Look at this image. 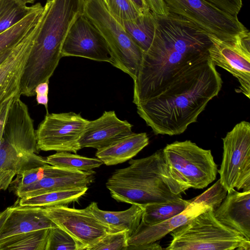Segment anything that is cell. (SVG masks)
<instances>
[{"instance_id": "cell-1", "label": "cell", "mask_w": 250, "mask_h": 250, "mask_svg": "<svg viewBox=\"0 0 250 250\" xmlns=\"http://www.w3.org/2000/svg\"><path fill=\"white\" fill-rule=\"evenodd\" d=\"M154 36L144 53L134 81L136 105L161 93L191 66L208 58L212 42L208 33L193 22L172 13L156 14Z\"/></svg>"}, {"instance_id": "cell-2", "label": "cell", "mask_w": 250, "mask_h": 250, "mask_svg": "<svg viewBox=\"0 0 250 250\" xmlns=\"http://www.w3.org/2000/svg\"><path fill=\"white\" fill-rule=\"evenodd\" d=\"M222 83L209 57L184 71L160 94L137 105V113L156 135L182 134L197 122Z\"/></svg>"}, {"instance_id": "cell-3", "label": "cell", "mask_w": 250, "mask_h": 250, "mask_svg": "<svg viewBox=\"0 0 250 250\" xmlns=\"http://www.w3.org/2000/svg\"><path fill=\"white\" fill-rule=\"evenodd\" d=\"M84 0H47L28 58L19 94L36 95L40 83L49 82L62 57L63 44L71 26L83 14Z\"/></svg>"}, {"instance_id": "cell-4", "label": "cell", "mask_w": 250, "mask_h": 250, "mask_svg": "<svg viewBox=\"0 0 250 250\" xmlns=\"http://www.w3.org/2000/svg\"><path fill=\"white\" fill-rule=\"evenodd\" d=\"M128 163L116 169L105 184L111 197L118 202L144 207L173 202L188 189L170 172L163 149L145 158L131 159Z\"/></svg>"}, {"instance_id": "cell-5", "label": "cell", "mask_w": 250, "mask_h": 250, "mask_svg": "<svg viewBox=\"0 0 250 250\" xmlns=\"http://www.w3.org/2000/svg\"><path fill=\"white\" fill-rule=\"evenodd\" d=\"M209 209L170 232L167 250H250V240L224 225Z\"/></svg>"}, {"instance_id": "cell-6", "label": "cell", "mask_w": 250, "mask_h": 250, "mask_svg": "<svg viewBox=\"0 0 250 250\" xmlns=\"http://www.w3.org/2000/svg\"><path fill=\"white\" fill-rule=\"evenodd\" d=\"M83 15L94 25L110 51L111 64L134 81L142 62L143 51L120 21L107 9L103 0H84Z\"/></svg>"}, {"instance_id": "cell-7", "label": "cell", "mask_w": 250, "mask_h": 250, "mask_svg": "<svg viewBox=\"0 0 250 250\" xmlns=\"http://www.w3.org/2000/svg\"><path fill=\"white\" fill-rule=\"evenodd\" d=\"M163 152L171 174L188 189H203L216 178L217 165L210 150L186 140L167 144Z\"/></svg>"}, {"instance_id": "cell-8", "label": "cell", "mask_w": 250, "mask_h": 250, "mask_svg": "<svg viewBox=\"0 0 250 250\" xmlns=\"http://www.w3.org/2000/svg\"><path fill=\"white\" fill-rule=\"evenodd\" d=\"M168 13L193 22L208 33L224 41L235 39L247 29L233 16L206 0H164Z\"/></svg>"}, {"instance_id": "cell-9", "label": "cell", "mask_w": 250, "mask_h": 250, "mask_svg": "<svg viewBox=\"0 0 250 250\" xmlns=\"http://www.w3.org/2000/svg\"><path fill=\"white\" fill-rule=\"evenodd\" d=\"M222 140L223 158L218 170L221 183L228 191H250V123L237 124Z\"/></svg>"}, {"instance_id": "cell-10", "label": "cell", "mask_w": 250, "mask_h": 250, "mask_svg": "<svg viewBox=\"0 0 250 250\" xmlns=\"http://www.w3.org/2000/svg\"><path fill=\"white\" fill-rule=\"evenodd\" d=\"M88 121L73 112L46 114L35 131L38 148L76 153L81 149L79 140Z\"/></svg>"}, {"instance_id": "cell-11", "label": "cell", "mask_w": 250, "mask_h": 250, "mask_svg": "<svg viewBox=\"0 0 250 250\" xmlns=\"http://www.w3.org/2000/svg\"><path fill=\"white\" fill-rule=\"evenodd\" d=\"M43 211L76 241L82 250H91L106 235L118 231L99 220L87 207L76 209L61 205L43 208Z\"/></svg>"}, {"instance_id": "cell-12", "label": "cell", "mask_w": 250, "mask_h": 250, "mask_svg": "<svg viewBox=\"0 0 250 250\" xmlns=\"http://www.w3.org/2000/svg\"><path fill=\"white\" fill-rule=\"evenodd\" d=\"M212 44L208 48L210 59L231 73L238 81L237 92L250 98V34L247 29L235 39L220 40L208 34Z\"/></svg>"}, {"instance_id": "cell-13", "label": "cell", "mask_w": 250, "mask_h": 250, "mask_svg": "<svg viewBox=\"0 0 250 250\" xmlns=\"http://www.w3.org/2000/svg\"><path fill=\"white\" fill-rule=\"evenodd\" d=\"M62 57H79L112 63L111 54L105 41L83 15L74 22L62 45Z\"/></svg>"}, {"instance_id": "cell-14", "label": "cell", "mask_w": 250, "mask_h": 250, "mask_svg": "<svg viewBox=\"0 0 250 250\" xmlns=\"http://www.w3.org/2000/svg\"><path fill=\"white\" fill-rule=\"evenodd\" d=\"M40 18L0 64V105L19 95L21 79L38 34Z\"/></svg>"}, {"instance_id": "cell-15", "label": "cell", "mask_w": 250, "mask_h": 250, "mask_svg": "<svg viewBox=\"0 0 250 250\" xmlns=\"http://www.w3.org/2000/svg\"><path fill=\"white\" fill-rule=\"evenodd\" d=\"M20 96L17 95L12 98L4 125L3 138L21 151L38 153L39 150L33 121Z\"/></svg>"}, {"instance_id": "cell-16", "label": "cell", "mask_w": 250, "mask_h": 250, "mask_svg": "<svg viewBox=\"0 0 250 250\" xmlns=\"http://www.w3.org/2000/svg\"><path fill=\"white\" fill-rule=\"evenodd\" d=\"M132 125L119 119L114 111H105L93 121H89L79 140L82 148L105 147L133 132Z\"/></svg>"}, {"instance_id": "cell-17", "label": "cell", "mask_w": 250, "mask_h": 250, "mask_svg": "<svg viewBox=\"0 0 250 250\" xmlns=\"http://www.w3.org/2000/svg\"><path fill=\"white\" fill-rule=\"evenodd\" d=\"M213 211L221 223L250 240V191L229 190L225 198Z\"/></svg>"}, {"instance_id": "cell-18", "label": "cell", "mask_w": 250, "mask_h": 250, "mask_svg": "<svg viewBox=\"0 0 250 250\" xmlns=\"http://www.w3.org/2000/svg\"><path fill=\"white\" fill-rule=\"evenodd\" d=\"M209 209L211 208L191 199L184 211L167 220L152 225H146L141 221L136 230L129 236L128 246H140L157 242L176 228Z\"/></svg>"}, {"instance_id": "cell-19", "label": "cell", "mask_w": 250, "mask_h": 250, "mask_svg": "<svg viewBox=\"0 0 250 250\" xmlns=\"http://www.w3.org/2000/svg\"><path fill=\"white\" fill-rule=\"evenodd\" d=\"M95 172L64 169L62 172L46 176L27 186L21 188L14 193L19 198L36 196L46 192L86 187L94 182Z\"/></svg>"}, {"instance_id": "cell-20", "label": "cell", "mask_w": 250, "mask_h": 250, "mask_svg": "<svg viewBox=\"0 0 250 250\" xmlns=\"http://www.w3.org/2000/svg\"><path fill=\"white\" fill-rule=\"evenodd\" d=\"M47 164L36 153L21 151L3 138L0 146V191L9 188L16 175Z\"/></svg>"}, {"instance_id": "cell-21", "label": "cell", "mask_w": 250, "mask_h": 250, "mask_svg": "<svg viewBox=\"0 0 250 250\" xmlns=\"http://www.w3.org/2000/svg\"><path fill=\"white\" fill-rule=\"evenodd\" d=\"M39 207L21 206L15 204L0 229V240L21 233L50 229L56 226Z\"/></svg>"}, {"instance_id": "cell-22", "label": "cell", "mask_w": 250, "mask_h": 250, "mask_svg": "<svg viewBox=\"0 0 250 250\" xmlns=\"http://www.w3.org/2000/svg\"><path fill=\"white\" fill-rule=\"evenodd\" d=\"M148 143L149 138L146 133H133L98 149L96 156L106 166L116 165L132 159Z\"/></svg>"}, {"instance_id": "cell-23", "label": "cell", "mask_w": 250, "mask_h": 250, "mask_svg": "<svg viewBox=\"0 0 250 250\" xmlns=\"http://www.w3.org/2000/svg\"><path fill=\"white\" fill-rule=\"evenodd\" d=\"M87 207L101 222L117 231H126L129 236L138 228L144 211L143 207L134 204L129 208L119 211L102 210L94 202Z\"/></svg>"}, {"instance_id": "cell-24", "label": "cell", "mask_w": 250, "mask_h": 250, "mask_svg": "<svg viewBox=\"0 0 250 250\" xmlns=\"http://www.w3.org/2000/svg\"><path fill=\"white\" fill-rule=\"evenodd\" d=\"M119 20L144 53L146 52L152 43L155 34L156 14L149 10L133 20Z\"/></svg>"}, {"instance_id": "cell-25", "label": "cell", "mask_w": 250, "mask_h": 250, "mask_svg": "<svg viewBox=\"0 0 250 250\" xmlns=\"http://www.w3.org/2000/svg\"><path fill=\"white\" fill-rule=\"evenodd\" d=\"M87 189L88 187H86L46 192L21 198L18 204L21 206L42 208L66 205L76 201L85 194Z\"/></svg>"}, {"instance_id": "cell-26", "label": "cell", "mask_w": 250, "mask_h": 250, "mask_svg": "<svg viewBox=\"0 0 250 250\" xmlns=\"http://www.w3.org/2000/svg\"><path fill=\"white\" fill-rule=\"evenodd\" d=\"M43 6L38 2L36 8L20 22L0 34V54L19 42L39 21Z\"/></svg>"}, {"instance_id": "cell-27", "label": "cell", "mask_w": 250, "mask_h": 250, "mask_svg": "<svg viewBox=\"0 0 250 250\" xmlns=\"http://www.w3.org/2000/svg\"><path fill=\"white\" fill-rule=\"evenodd\" d=\"M49 229L14 235L0 240V250H45Z\"/></svg>"}, {"instance_id": "cell-28", "label": "cell", "mask_w": 250, "mask_h": 250, "mask_svg": "<svg viewBox=\"0 0 250 250\" xmlns=\"http://www.w3.org/2000/svg\"><path fill=\"white\" fill-rule=\"evenodd\" d=\"M190 203L182 198L173 202L147 205L143 207L141 222L154 225L167 220L184 211Z\"/></svg>"}, {"instance_id": "cell-29", "label": "cell", "mask_w": 250, "mask_h": 250, "mask_svg": "<svg viewBox=\"0 0 250 250\" xmlns=\"http://www.w3.org/2000/svg\"><path fill=\"white\" fill-rule=\"evenodd\" d=\"M46 163L51 166L71 170L88 171L103 164L98 158H88L68 152H58L46 157Z\"/></svg>"}, {"instance_id": "cell-30", "label": "cell", "mask_w": 250, "mask_h": 250, "mask_svg": "<svg viewBox=\"0 0 250 250\" xmlns=\"http://www.w3.org/2000/svg\"><path fill=\"white\" fill-rule=\"evenodd\" d=\"M19 0H0V34L15 25L36 7Z\"/></svg>"}, {"instance_id": "cell-31", "label": "cell", "mask_w": 250, "mask_h": 250, "mask_svg": "<svg viewBox=\"0 0 250 250\" xmlns=\"http://www.w3.org/2000/svg\"><path fill=\"white\" fill-rule=\"evenodd\" d=\"M64 169L47 164L26 170L16 175L9 188L14 192L21 188L34 183L46 176L61 173Z\"/></svg>"}, {"instance_id": "cell-32", "label": "cell", "mask_w": 250, "mask_h": 250, "mask_svg": "<svg viewBox=\"0 0 250 250\" xmlns=\"http://www.w3.org/2000/svg\"><path fill=\"white\" fill-rule=\"evenodd\" d=\"M45 250H82L76 241L57 226L49 229Z\"/></svg>"}, {"instance_id": "cell-33", "label": "cell", "mask_w": 250, "mask_h": 250, "mask_svg": "<svg viewBox=\"0 0 250 250\" xmlns=\"http://www.w3.org/2000/svg\"><path fill=\"white\" fill-rule=\"evenodd\" d=\"M103 1L108 10L119 20H133L143 14L131 0Z\"/></svg>"}, {"instance_id": "cell-34", "label": "cell", "mask_w": 250, "mask_h": 250, "mask_svg": "<svg viewBox=\"0 0 250 250\" xmlns=\"http://www.w3.org/2000/svg\"><path fill=\"white\" fill-rule=\"evenodd\" d=\"M129 235L126 231L111 232L98 242L91 250H126Z\"/></svg>"}, {"instance_id": "cell-35", "label": "cell", "mask_w": 250, "mask_h": 250, "mask_svg": "<svg viewBox=\"0 0 250 250\" xmlns=\"http://www.w3.org/2000/svg\"><path fill=\"white\" fill-rule=\"evenodd\" d=\"M228 190L219 179L210 188L193 200L201 202L212 210H215L225 198Z\"/></svg>"}, {"instance_id": "cell-36", "label": "cell", "mask_w": 250, "mask_h": 250, "mask_svg": "<svg viewBox=\"0 0 250 250\" xmlns=\"http://www.w3.org/2000/svg\"><path fill=\"white\" fill-rule=\"evenodd\" d=\"M149 9L156 15L165 16L168 14L164 0H145Z\"/></svg>"}, {"instance_id": "cell-37", "label": "cell", "mask_w": 250, "mask_h": 250, "mask_svg": "<svg viewBox=\"0 0 250 250\" xmlns=\"http://www.w3.org/2000/svg\"><path fill=\"white\" fill-rule=\"evenodd\" d=\"M13 97L5 101L0 105V146L3 140V128L6 118Z\"/></svg>"}, {"instance_id": "cell-38", "label": "cell", "mask_w": 250, "mask_h": 250, "mask_svg": "<svg viewBox=\"0 0 250 250\" xmlns=\"http://www.w3.org/2000/svg\"><path fill=\"white\" fill-rule=\"evenodd\" d=\"M163 249L160 245L159 243L156 242L136 246H128L127 250H161Z\"/></svg>"}, {"instance_id": "cell-39", "label": "cell", "mask_w": 250, "mask_h": 250, "mask_svg": "<svg viewBox=\"0 0 250 250\" xmlns=\"http://www.w3.org/2000/svg\"><path fill=\"white\" fill-rule=\"evenodd\" d=\"M49 82H45L40 83L35 88V92L36 96H42L48 95Z\"/></svg>"}, {"instance_id": "cell-40", "label": "cell", "mask_w": 250, "mask_h": 250, "mask_svg": "<svg viewBox=\"0 0 250 250\" xmlns=\"http://www.w3.org/2000/svg\"><path fill=\"white\" fill-rule=\"evenodd\" d=\"M131 1L143 13L150 10L145 0H131Z\"/></svg>"}, {"instance_id": "cell-41", "label": "cell", "mask_w": 250, "mask_h": 250, "mask_svg": "<svg viewBox=\"0 0 250 250\" xmlns=\"http://www.w3.org/2000/svg\"><path fill=\"white\" fill-rule=\"evenodd\" d=\"M10 211L11 207L7 208L5 210L0 212V229L2 228Z\"/></svg>"}, {"instance_id": "cell-42", "label": "cell", "mask_w": 250, "mask_h": 250, "mask_svg": "<svg viewBox=\"0 0 250 250\" xmlns=\"http://www.w3.org/2000/svg\"><path fill=\"white\" fill-rule=\"evenodd\" d=\"M15 46L7 49V50L5 51L2 53L0 54V64L10 55V54L12 51Z\"/></svg>"}, {"instance_id": "cell-43", "label": "cell", "mask_w": 250, "mask_h": 250, "mask_svg": "<svg viewBox=\"0 0 250 250\" xmlns=\"http://www.w3.org/2000/svg\"><path fill=\"white\" fill-rule=\"evenodd\" d=\"M25 4L34 3L36 0H19Z\"/></svg>"}]
</instances>
